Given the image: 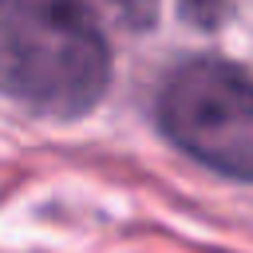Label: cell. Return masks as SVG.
<instances>
[{"label": "cell", "mask_w": 253, "mask_h": 253, "mask_svg": "<svg viewBox=\"0 0 253 253\" xmlns=\"http://www.w3.org/2000/svg\"><path fill=\"white\" fill-rule=\"evenodd\" d=\"M111 83V47L91 0H0V95L47 115H87Z\"/></svg>", "instance_id": "6da1fadb"}, {"label": "cell", "mask_w": 253, "mask_h": 253, "mask_svg": "<svg viewBox=\"0 0 253 253\" xmlns=\"http://www.w3.org/2000/svg\"><path fill=\"white\" fill-rule=\"evenodd\" d=\"M158 130L221 178L253 182V79L221 59H186L154 99Z\"/></svg>", "instance_id": "7a4b0ae2"}, {"label": "cell", "mask_w": 253, "mask_h": 253, "mask_svg": "<svg viewBox=\"0 0 253 253\" xmlns=\"http://www.w3.org/2000/svg\"><path fill=\"white\" fill-rule=\"evenodd\" d=\"M111 8H115V16H119L126 28H134V32H142V28H150V24L158 20V0H111Z\"/></svg>", "instance_id": "3957f363"}, {"label": "cell", "mask_w": 253, "mask_h": 253, "mask_svg": "<svg viewBox=\"0 0 253 253\" xmlns=\"http://www.w3.org/2000/svg\"><path fill=\"white\" fill-rule=\"evenodd\" d=\"M217 4L221 0H182V12L190 20H198V24H213L217 20Z\"/></svg>", "instance_id": "277c9868"}]
</instances>
